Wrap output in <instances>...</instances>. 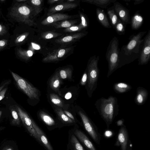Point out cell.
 <instances>
[{
  "label": "cell",
  "mask_w": 150,
  "mask_h": 150,
  "mask_svg": "<svg viewBox=\"0 0 150 150\" xmlns=\"http://www.w3.org/2000/svg\"><path fill=\"white\" fill-rule=\"evenodd\" d=\"M65 53V50L64 49L61 50L59 52L58 57H62Z\"/></svg>",
  "instance_id": "34"
},
{
  "label": "cell",
  "mask_w": 150,
  "mask_h": 150,
  "mask_svg": "<svg viewBox=\"0 0 150 150\" xmlns=\"http://www.w3.org/2000/svg\"><path fill=\"white\" fill-rule=\"evenodd\" d=\"M2 30V27L1 25H0V32Z\"/></svg>",
  "instance_id": "50"
},
{
  "label": "cell",
  "mask_w": 150,
  "mask_h": 150,
  "mask_svg": "<svg viewBox=\"0 0 150 150\" xmlns=\"http://www.w3.org/2000/svg\"><path fill=\"white\" fill-rule=\"evenodd\" d=\"M107 11L110 21L111 25L115 29V26L119 18L115 11L114 6L108 8Z\"/></svg>",
  "instance_id": "22"
},
{
  "label": "cell",
  "mask_w": 150,
  "mask_h": 150,
  "mask_svg": "<svg viewBox=\"0 0 150 150\" xmlns=\"http://www.w3.org/2000/svg\"><path fill=\"white\" fill-rule=\"evenodd\" d=\"M113 6L115 12L121 21L126 25L130 24L131 19L129 10L118 2L113 3Z\"/></svg>",
  "instance_id": "9"
},
{
  "label": "cell",
  "mask_w": 150,
  "mask_h": 150,
  "mask_svg": "<svg viewBox=\"0 0 150 150\" xmlns=\"http://www.w3.org/2000/svg\"><path fill=\"white\" fill-rule=\"evenodd\" d=\"M134 1V4L135 5H136L142 3L144 1V0H135Z\"/></svg>",
  "instance_id": "37"
},
{
  "label": "cell",
  "mask_w": 150,
  "mask_h": 150,
  "mask_svg": "<svg viewBox=\"0 0 150 150\" xmlns=\"http://www.w3.org/2000/svg\"><path fill=\"white\" fill-rule=\"evenodd\" d=\"M11 112L13 117L11 123L13 125H19L20 121L17 112L13 109L11 110Z\"/></svg>",
  "instance_id": "27"
},
{
  "label": "cell",
  "mask_w": 150,
  "mask_h": 150,
  "mask_svg": "<svg viewBox=\"0 0 150 150\" xmlns=\"http://www.w3.org/2000/svg\"><path fill=\"white\" fill-rule=\"evenodd\" d=\"M146 33L141 31L130 36L128 42L123 45L120 50L117 69L138 58L143 41L142 38Z\"/></svg>",
  "instance_id": "1"
},
{
  "label": "cell",
  "mask_w": 150,
  "mask_h": 150,
  "mask_svg": "<svg viewBox=\"0 0 150 150\" xmlns=\"http://www.w3.org/2000/svg\"><path fill=\"white\" fill-rule=\"evenodd\" d=\"M49 98L52 105L56 106L63 110H68L69 104L66 103L59 95L54 93L49 94Z\"/></svg>",
  "instance_id": "12"
},
{
  "label": "cell",
  "mask_w": 150,
  "mask_h": 150,
  "mask_svg": "<svg viewBox=\"0 0 150 150\" xmlns=\"http://www.w3.org/2000/svg\"><path fill=\"white\" fill-rule=\"evenodd\" d=\"M111 134V132L109 131H107L105 133V135L106 136H110Z\"/></svg>",
  "instance_id": "44"
},
{
  "label": "cell",
  "mask_w": 150,
  "mask_h": 150,
  "mask_svg": "<svg viewBox=\"0 0 150 150\" xmlns=\"http://www.w3.org/2000/svg\"><path fill=\"white\" fill-rule=\"evenodd\" d=\"M18 114L22 121L31 134L39 142L40 139L36 131L33 127L31 119L28 114L23 110L19 106L16 105Z\"/></svg>",
  "instance_id": "8"
},
{
  "label": "cell",
  "mask_w": 150,
  "mask_h": 150,
  "mask_svg": "<svg viewBox=\"0 0 150 150\" xmlns=\"http://www.w3.org/2000/svg\"><path fill=\"white\" fill-rule=\"evenodd\" d=\"M5 42L2 40H0V46H3L5 45Z\"/></svg>",
  "instance_id": "47"
},
{
  "label": "cell",
  "mask_w": 150,
  "mask_h": 150,
  "mask_svg": "<svg viewBox=\"0 0 150 150\" xmlns=\"http://www.w3.org/2000/svg\"><path fill=\"white\" fill-rule=\"evenodd\" d=\"M74 134L89 150H96L94 145L87 136L81 131L76 129Z\"/></svg>",
  "instance_id": "17"
},
{
  "label": "cell",
  "mask_w": 150,
  "mask_h": 150,
  "mask_svg": "<svg viewBox=\"0 0 150 150\" xmlns=\"http://www.w3.org/2000/svg\"><path fill=\"white\" fill-rule=\"evenodd\" d=\"M3 150H13L12 148L9 147H6L4 148Z\"/></svg>",
  "instance_id": "48"
},
{
  "label": "cell",
  "mask_w": 150,
  "mask_h": 150,
  "mask_svg": "<svg viewBox=\"0 0 150 150\" xmlns=\"http://www.w3.org/2000/svg\"><path fill=\"white\" fill-rule=\"evenodd\" d=\"M99 57L95 55L91 57L89 61L86 70L88 75L87 83L85 86L87 94L91 98L93 92L96 89L99 74L98 66Z\"/></svg>",
  "instance_id": "3"
},
{
  "label": "cell",
  "mask_w": 150,
  "mask_h": 150,
  "mask_svg": "<svg viewBox=\"0 0 150 150\" xmlns=\"http://www.w3.org/2000/svg\"><path fill=\"white\" fill-rule=\"evenodd\" d=\"M71 141L74 150H85L74 135H72Z\"/></svg>",
  "instance_id": "26"
},
{
  "label": "cell",
  "mask_w": 150,
  "mask_h": 150,
  "mask_svg": "<svg viewBox=\"0 0 150 150\" xmlns=\"http://www.w3.org/2000/svg\"><path fill=\"white\" fill-rule=\"evenodd\" d=\"M62 83V80L60 78L57 72L54 74L49 81V85L51 88L58 94Z\"/></svg>",
  "instance_id": "16"
},
{
  "label": "cell",
  "mask_w": 150,
  "mask_h": 150,
  "mask_svg": "<svg viewBox=\"0 0 150 150\" xmlns=\"http://www.w3.org/2000/svg\"><path fill=\"white\" fill-rule=\"evenodd\" d=\"M61 25L63 27H68L71 26V24L69 22L66 21L62 23Z\"/></svg>",
  "instance_id": "32"
},
{
  "label": "cell",
  "mask_w": 150,
  "mask_h": 150,
  "mask_svg": "<svg viewBox=\"0 0 150 150\" xmlns=\"http://www.w3.org/2000/svg\"><path fill=\"white\" fill-rule=\"evenodd\" d=\"M144 18L139 11H137L132 16L131 19V25L132 30L139 29L142 25Z\"/></svg>",
  "instance_id": "15"
},
{
  "label": "cell",
  "mask_w": 150,
  "mask_h": 150,
  "mask_svg": "<svg viewBox=\"0 0 150 150\" xmlns=\"http://www.w3.org/2000/svg\"><path fill=\"white\" fill-rule=\"evenodd\" d=\"M70 29L73 31H76L78 30V28L77 27H72L70 28Z\"/></svg>",
  "instance_id": "43"
},
{
  "label": "cell",
  "mask_w": 150,
  "mask_h": 150,
  "mask_svg": "<svg viewBox=\"0 0 150 150\" xmlns=\"http://www.w3.org/2000/svg\"><path fill=\"white\" fill-rule=\"evenodd\" d=\"M88 79V75L86 70L83 73L80 81V84L82 86H86Z\"/></svg>",
  "instance_id": "28"
},
{
  "label": "cell",
  "mask_w": 150,
  "mask_h": 150,
  "mask_svg": "<svg viewBox=\"0 0 150 150\" xmlns=\"http://www.w3.org/2000/svg\"><path fill=\"white\" fill-rule=\"evenodd\" d=\"M128 142L127 131L124 127H121L119 131L117 137V145L120 146L122 150H126Z\"/></svg>",
  "instance_id": "14"
},
{
  "label": "cell",
  "mask_w": 150,
  "mask_h": 150,
  "mask_svg": "<svg viewBox=\"0 0 150 150\" xmlns=\"http://www.w3.org/2000/svg\"><path fill=\"white\" fill-rule=\"evenodd\" d=\"M60 79L62 80H72V71L69 69L60 70L57 71Z\"/></svg>",
  "instance_id": "24"
},
{
  "label": "cell",
  "mask_w": 150,
  "mask_h": 150,
  "mask_svg": "<svg viewBox=\"0 0 150 150\" xmlns=\"http://www.w3.org/2000/svg\"><path fill=\"white\" fill-rule=\"evenodd\" d=\"M64 113L69 118L74 121H75V119L73 114L68 110H63Z\"/></svg>",
  "instance_id": "30"
},
{
  "label": "cell",
  "mask_w": 150,
  "mask_h": 150,
  "mask_svg": "<svg viewBox=\"0 0 150 150\" xmlns=\"http://www.w3.org/2000/svg\"><path fill=\"white\" fill-rule=\"evenodd\" d=\"M114 91L119 94L123 93L130 91L132 87L130 84L122 82L115 83L113 86Z\"/></svg>",
  "instance_id": "20"
},
{
  "label": "cell",
  "mask_w": 150,
  "mask_h": 150,
  "mask_svg": "<svg viewBox=\"0 0 150 150\" xmlns=\"http://www.w3.org/2000/svg\"><path fill=\"white\" fill-rule=\"evenodd\" d=\"M32 3L36 5H39L41 4V2L39 0H33L31 1Z\"/></svg>",
  "instance_id": "35"
},
{
  "label": "cell",
  "mask_w": 150,
  "mask_h": 150,
  "mask_svg": "<svg viewBox=\"0 0 150 150\" xmlns=\"http://www.w3.org/2000/svg\"><path fill=\"white\" fill-rule=\"evenodd\" d=\"M63 8V6L61 5H59L56 6L55 8V9L57 11H59L62 10Z\"/></svg>",
  "instance_id": "39"
},
{
  "label": "cell",
  "mask_w": 150,
  "mask_h": 150,
  "mask_svg": "<svg viewBox=\"0 0 150 150\" xmlns=\"http://www.w3.org/2000/svg\"><path fill=\"white\" fill-rule=\"evenodd\" d=\"M138 64L143 65L147 64L150 59V30H149L143 38L142 46L138 58Z\"/></svg>",
  "instance_id": "7"
},
{
  "label": "cell",
  "mask_w": 150,
  "mask_h": 150,
  "mask_svg": "<svg viewBox=\"0 0 150 150\" xmlns=\"http://www.w3.org/2000/svg\"><path fill=\"white\" fill-rule=\"evenodd\" d=\"M119 40L114 37L110 42L105 54V58L108 63V69L107 77L108 78L117 69L119 64L120 49Z\"/></svg>",
  "instance_id": "4"
},
{
  "label": "cell",
  "mask_w": 150,
  "mask_h": 150,
  "mask_svg": "<svg viewBox=\"0 0 150 150\" xmlns=\"http://www.w3.org/2000/svg\"><path fill=\"white\" fill-rule=\"evenodd\" d=\"M11 74L18 88L32 100L40 99L39 91L24 79L11 72Z\"/></svg>",
  "instance_id": "5"
},
{
  "label": "cell",
  "mask_w": 150,
  "mask_h": 150,
  "mask_svg": "<svg viewBox=\"0 0 150 150\" xmlns=\"http://www.w3.org/2000/svg\"><path fill=\"white\" fill-rule=\"evenodd\" d=\"M95 105L108 125L111 124L118 114L119 105L117 99L115 97L110 96L107 98L101 97L96 101Z\"/></svg>",
  "instance_id": "2"
},
{
  "label": "cell",
  "mask_w": 150,
  "mask_h": 150,
  "mask_svg": "<svg viewBox=\"0 0 150 150\" xmlns=\"http://www.w3.org/2000/svg\"><path fill=\"white\" fill-rule=\"evenodd\" d=\"M53 108L57 117L63 122L67 124H72L75 122L64 113L63 110L61 108L53 105Z\"/></svg>",
  "instance_id": "19"
},
{
  "label": "cell",
  "mask_w": 150,
  "mask_h": 150,
  "mask_svg": "<svg viewBox=\"0 0 150 150\" xmlns=\"http://www.w3.org/2000/svg\"><path fill=\"white\" fill-rule=\"evenodd\" d=\"M38 114L39 117L46 125L52 126L55 125V120L47 112L40 110L38 111Z\"/></svg>",
  "instance_id": "21"
},
{
  "label": "cell",
  "mask_w": 150,
  "mask_h": 150,
  "mask_svg": "<svg viewBox=\"0 0 150 150\" xmlns=\"http://www.w3.org/2000/svg\"><path fill=\"white\" fill-rule=\"evenodd\" d=\"M126 25L125 24L123 23L119 19L115 26V29L118 35H123L125 34Z\"/></svg>",
  "instance_id": "25"
},
{
  "label": "cell",
  "mask_w": 150,
  "mask_h": 150,
  "mask_svg": "<svg viewBox=\"0 0 150 150\" xmlns=\"http://www.w3.org/2000/svg\"><path fill=\"white\" fill-rule=\"evenodd\" d=\"M69 1H73V0H69Z\"/></svg>",
  "instance_id": "53"
},
{
  "label": "cell",
  "mask_w": 150,
  "mask_h": 150,
  "mask_svg": "<svg viewBox=\"0 0 150 150\" xmlns=\"http://www.w3.org/2000/svg\"><path fill=\"white\" fill-rule=\"evenodd\" d=\"M124 1L126 2H129L131 1L130 0H124Z\"/></svg>",
  "instance_id": "51"
},
{
  "label": "cell",
  "mask_w": 150,
  "mask_h": 150,
  "mask_svg": "<svg viewBox=\"0 0 150 150\" xmlns=\"http://www.w3.org/2000/svg\"><path fill=\"white\" fill-rule=\"evenodd\" d=\"M96 15L97 20L104 28H112L107 15L104 10L99 8L96 9Z\"/></svg>",
  "instance_id": "13"
},
{
  "label": "cell",
  "mask_w": 150,
  "mask_h": 150,
  "mask_svg": "<svg viewBox=\"0 0 150 150\" xmlns=\"http://www.w3.org/2000/svg\"><path fill=\"white\" fill-rule=\"evenodd\" d=\"M33 48L36 50H39L40 48V47L38 45L32 42L31 43Z\"/></svg>",
  "instance_id": "36"
},
{
  "label": "cell",
  "mask_w": 150,
  "mask_h": 150,
  "mask_svg": "<svg viewBox=\"0 0 150 150\" xmlns=\"http://www.w3.org/2000/svg\"><path fill=\"white\" fill-rule=\"evenodd\" d=\"M76 88L74 87L67 88L64 91L60 90L58 94L61 96V98L64 101V100L68 101H71V100H74L76 98V96L79 95V90H76L79 89V88L74 90Z\"/></svg>",
  "instance_id": "11"
},
{
  "label": "cell",
  "mask_w": 150,
  "mask_h": 150,
  "mask_svg": "<svg viewBox=\"0 0 150 150\" xmlns=\"http://www.w3.org/2000/svg\"><path fill=\"white\" fill-rule=\"evenodd\" d=\"M148 93V91L144 88L141 86L137 87L134 99L135 103L139 105L144 104L147 99Z\"/></svg>",
  "instance_id": "10"
},
{
  "label": "cell",
  "mask_w": 150,
  "mask_h": 150,
  "mask_svg": "<svg viewBox=\"0 0 150 150\" xmlns=\"http://www.w3.org/2000/svg\"><path fill=\"white\" fill-rule=\"evenodd\" d=\"M101 9L106 8L112 3L116 1V0H91L87 1Z\"/></svg>",
  "instance_id": "23"
},
{
  "label": "cell",
  "mask_w": 150,
  "mask_h": 150,
  "mask_svg": "<svg viewBox=\"0 0 150 150\" xmlns=\"http://www.w3.org/2000/svg\"><path fill=\"white\" fill-rule=\"evenodd\" d=\"M32 124L33 127L36 131L41 141L44 145L48 150H53L43 132L37 125L33 120H32Z\"/></svg>",
  "instance_id": "18"
},
{
  "label": "cell",
  "mask_w": 150,
  "mask_h": 150,
  "mask_svg": "<svg viewBox=\"0 0 150 150\" xmlns=\"http://www.w3.org/2000/svg\"><path fill=\"white\" fill-rule=\"evenodd\" d=\"M2 113V111H0V117L1 116Z\"/></svg>",
  "instance_id": "52"
},
{
  "label": "cell",
  "mask_w": 150,
  "mask_h": 150,
  "mask_svg": "<svg viewBox=\"0 0 150 150\" xmlns=\"http://www.w3.org/2000/svg\"><path fill=\"white\" fill-rule=\"evenodd\" d=\"M76 112L80 117L84 127L93 140L96 142L98 141V136L93 125L84 110L80 106H75Z\"/></svg>",
  "instance_id": "6"
},
{
  "label": "cell",
  "mask_w": 150,
  "mask_h": 150,
  "mask_svg": "<svg viewBox=\"0 0 150 150\" xmlns=\"http://www.w3.org/2000/svg\"><path fill=\"white\" fill-rule=\"evenodd\" d=\"M81 20H82V25L84 26H87V24L86 23V21L85 19L84 18L83 16H82L81 17Z\"/></svg>",
  "instance_id": "38"
},
{
  "label": "cell",
  "mask_w": 150,
  "mask_h": 150,
  "mask_svg": "<svg viewBox=\"0 0 150 150\" xmlns=\"http://www.w3.org/2000/svg\"><path fill=\"white\" fill-rule=\"evenodd\" d=\"M47 21L49 23H52L54 21V20L52 17L49 16L47 18Z\"/></svg>",
  "instance_id": "40"
},
{
  "label": "cell",
  "mask_w": 150,
  "mask_h": 150,
  "mask_svg": "<svg viewBox=\"0 0 150 150\" xmlns=\"http://www.w3.org/2000/svg\"><path fill=\"white\" fill-rule=\"evenodd\" d=\"M5 85H6V83H4L3 85H2L0 87V91L2 89L4 88V87L5 86Z\"/></svg>",
  "instance_id": "49"
},
{
  "label": "cell",
  "mask_w": 150,
  "mask_h": 150,
  "mask_svg": "<svg viewBox=\"0 0 150 150\" xmlns=\"http://www.w3.org/2000/svg\"><path fill=\"white\" fill-rule=\"evenodd\" d=\"M7 90V88H6L0 91V101L5 97V95Z\"/></svg>",
  "instance_id": "31"
},
{
  "label": "cell",
  "mask_w": 150,
  "mask_h": 150,
  "mask_svg": "<svg viewBox=\"0 0 150 150\" xmlns=\"http://www.w3.org/2000/svg\"><path fill=\"white\" fill-rule=\"evenodd\" d=\"M72 38L71 36H67L64 37L63 39V40L64 42H68L71 41Z\"/></svg>",
  "instance_id": "33"
},
{
  "label": "cell",
  "mask_w": 150,
  "mask_h": 150,
  "mask_svg": "<svg viewBox=\"0 0 150 150\" xmlns=\"http://www.w3.org/2000/svg\"><path fill=\"white\" fill-rule=\"evenodd\" d=\"M53 35L51 33H49L45 36V38L46 39H50L53 37Z\"/></svg>",
  "instance_id": "41"
},
{
  "label": "cell",
  "mask_w": 150,
  "mask_h": 150,
  "mask_svg": "<svg viewBox=\"0 0 150 150\" xmlns=\"http://www.w3.org/2000/svg\"><path fill=\"white\" fill-rule=\"evenodd\" d=\"M27 53L29 57L32 56L33 54L32 52L30 50H28L27 52Z\"/></svg>",
  "instance_id": "45"
},
{
  "label": "cell",
  "mask_w": 150,
  "mask_h": 150,
  "mask_svg": "<svg viewBox=\"0 0 150 150\" xmlns=\"http://www.w3.org/2000/svg\"><path fill=\"white\" fill-rule=\"evenodd\" d=\"M20 13L22 14L27 15H28L30 13L29 9L27 7L23 6L20 7L18 9Z\"/></svg>",
  "instance_id": "29"
},
{
  "label": "cell",
  "mask_w": 150,
  "mask_h": 150,
  "mask_svg": "<svg viewBox=\"0 0 150 150\" xmlns=\"http://www.w3.org/2000/svg\"><path fill=\"white\" fill-rule=\"evenodd\" d=\"M123 122V121L122 120H118L117 122V123L119 125H122V124Z\"/></svg>",
  "instance_id": "46"
},
{
  "label": "cell",
  "mask_w": 150,
  "mask_h": 150,
  "mask_svg": "<svg viewBox=\"0 0 150 150\" xmlns=\"http://www.w3.org/2000/svg\"><path fill=\"white\" fill-rule=\"evenodd\" d=\"M25 35H23L22 36L21 38L18 39V41L19 42H21L23 41L25 38Z\"/></svg>",
  "instance_id": "42"
}]
</instances>
